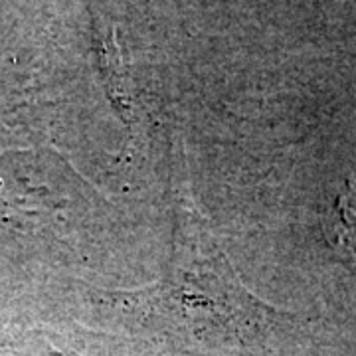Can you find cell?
Segmentation results:
<instances>
[{
  "mask_svg": "<svg viewBox=\"0 0 356 356\" xmlns=\"http://www.w3.org/2000/svg\"><path fill=\"white\" fill-rule=\"evenodd\" d=\"M175 202V234L166 275L151 289L135 293L133 299L165 313L234 315L257 301L238 280L234 267L216 242L202 212L178 178Z\"/></svg>",
  "mask_w": 356,
  "mask_h": 356,
  "instance_id": "obj_1",
  "label": "cell"
}]
</instances>
